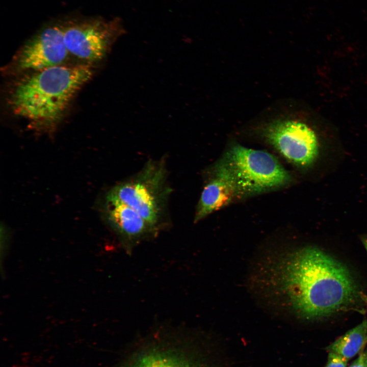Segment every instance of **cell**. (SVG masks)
<instances>
[{
    "label": "cell",
    "mask_w": 367,
    "mask_h": 367,
    "mask_svg": "<svg viewBox=\"0 0 367 367\" xmlns=\"http://www.w3.org/2000/svg\"><path fill=\"white\" fill-rule=\"evenodd\" d=\"M92 75L87 65H60L35 71L14 84L10 106L15 114L36 124H53Z\"/></svg>",
    "instance_id": "obj_2"
},
{
    "label": "cell",
    "mask_w": 367,
    "mask_h": 367,
    "mask_svg": "<svg viewBox=\"0 0 367 367\" xmlns=\"http://www.w3.org/2000/svg\"><path fill=\"white\" fill-rule=\"evenodd\" d=\"M348 359L329 352L325 367H347Z\"/></svg>",
    "instance_id": "obj_12"
},
{
    "label": "cell",
    "mask_w": 367,
    "mask_h": 367,
    "mask_svg": "<svg viewBox=\"0 0 367 367\" xmlns=\"http://www.w3.org/2000/svg\"><path fill=\"white\" fill-rule=\"evenodd\" d=\"M263 133L285 159L297 166H309L318 157L317 137L310 127L300 121L277 120L267 124Z\"/></svg>",
    "instance_id": "obj_6"
},
{
    "label": "cell",
    "mask_w": 367,
    "mask_h": 367,
    "mask_svg": "<svg viewBox=\"0 0 367 367\" xmlns=\"http://www.w3.org/2000/svg\"><path fill=\"white\" fill-rule=\"evenodd\" d=\"M68 53L62 26L50 25L25 43L18 55L17 65L22 70H42L60 65Z\"/></svg>",
    "instance_id": "obj_7"
},
{
    "label": "cell",
    "mask_w": 367,
    "mask_h": 367,
    "mask_svg": "<svg viewBox=\"0 0 367 367\" xmlns=\"http://www.w3.org/2000/svg\"><path fill=\"white\" fill-rule=\"evenodd\" d=\"M128 367H205L172 353L152 351L141 355Z\"/></svg>",
    "instance_id": "obj_11"
},
{
    "label": "cell",
    "mask_w": 367,
    "mask_h": 367,
    "mask_svg": "<svg viewBox=\"0 0 367 367\" xmlns=\"http://www.w3.org/2000/svg\"><path fill=\"white\" fill-rule=\"evenodd\" d=\"M363 245L364 246V248L367 252V239L363 240Z\"/></svg>",
    "instance_id": "obj_14"
},
{
    "label": "cell",
    "mask_w": 367,
    "mask_h": 367,
    "mask_svg": "<svg viewBox=\"0 0 367 367\" xmlns=\"http://www.w3.org/2000/svg\"><path fill=\"white\" fill-rule=\"evenodd\" d=\"M164 179L163 168L150 164L135 178L117 185L108 195L133 208L155 228L164 198Z\"/></svg>",
    "instance_id": "obj_4"
},
{
    "label": "cell",
    "mask_w": 367,
    "mask_h": 367,
    "mask_svg": "<svg viewBox=\"0 0 367 367\" xmlns=\"http://www.w3.org/2000/svg\"><path fill=\"white\" fill-rule=\"evenodd\" d=\"M249 281L266 308L304 320L362 310L367 302L347 267L314 246L265 249L252 264Z\"/></svg>",
    "instance_id": "obj_1"
},
{
    "label": "cell",
    "mask_w": 367,
    "mask_h": 367,
    "mask_svg": "<svg viewBox=\"0 0 367 367\" xmlns=\"http://www.w3.org/2000/svg\"><path fill=\"white\" fill-rule=\"evenodd\" d=\"M212 178L205 186L201 194L195 222L226 206L239 197L236 185L230 175L217 164Z\"/></svg>",
    "instance_id": "obj_8"
},
{
    "label": "cell",
    "mask_w": 367,
    "mask_h": 367,
    "mask_svg": "<svg viewBox=\"0 0 367 367\" xmlns=\"http://www.w3.org/2000/svg\"><path fill=\"white\" fill-rule=\"evenodd\" d=\"M217 164L232 177L239 197L279 188L291 180L289 172L272 154L240 145L229 148Z\"/></svg>",
    "instance_id": "obj_3"
},
{
    "label": "cell",
    "mask_w": 367,
    "mask_h": 367,
    "mask_svg": "<svg viewBox=\"0 0 367 367\" xmlns=\"http://www.w3.org/2000/svg\"><path fill=\"white\" fill-rule=\"evenodd\" d=\"M349 367H367V349L361 353Z\"/></svg>",
    "instance_id": "obj_13"
},
{
    "label": "cell",
    "mask_w": 367,
    "mask_h": 367,
    "mask_svg": "<svg viewBox=\"0 0 367 367\" xmlns=\"http://www.w3.org/2000/svg\"><path fill=\"white\" fill-rule=\"evenodd\" d=\"M62 27L68 52L88 61L103 60L122 33L116 21L99 18L71 21Z\"/></svg>",
    "instance_id": "obj_5"
},
{
    "label": "cell",
    "mask_w": 367,
    "mask_h": 367,
    "mask_svg": "<svg viewBox=\"0 0 367 367\" xmlns=\"http://www.w3.org/2000/svg\"><path fill=\"white\" fill-rule=\"evenodd\" d=\"M106 212L110 224L129 247L154 229L133 208L109 195L106 198Z\"/></svg>",
    "instance_id": "obj_9"
},
{
    "label": "cell",
    "mask_w": 367,
    "mask_h": 367,
    "mask_svg": "<svg viewBox=\"0 0 367 367\" xmlns=\"http://www.w3.org/2000/svg\"><path fill=\"white\" fill-rule=\"evenodd\" d=\"M366 342L367 320H364L336 339L327 350L349 360L358 354Z\"/></svg>",
    "instance_id": "obj_10"
}]
</instances>
